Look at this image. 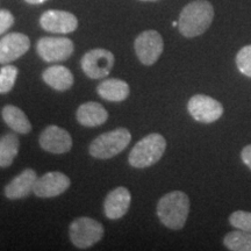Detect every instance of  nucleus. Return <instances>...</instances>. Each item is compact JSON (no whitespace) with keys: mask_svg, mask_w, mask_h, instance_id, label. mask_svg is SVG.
<instances>
[{"mask_svg":"<svg viewBox=\"0 0 251 251\" xmlns=\"http://www.w3.org/2000/svg\"><path fill=\"white\" fill-rule=\"evenodd\" d=\"M214 19V8L207 0L190 2L180 12L178 29L185 37L201 35L208 29Z\"/></svg>","mask_w":251,"mask_h":251,"instance_id":"1","label":"nucleus"},{"mask_svg":"<svg viewBox=\"0 0 251 251\" xmlns=\"http://www.w3.org/2000/svg\"><path fill=\"white\" fill-rule=\"evenodd\" d=\"M190 213V199L181 191H172L161 198L157 205V215L166 228L178 230L186 224Z\"/></svg>","mask_w":251,"mask_h":251,"instance_id":"2","label":"nucleus"},{"mask_svg":"<svg viewBox=\"0 0 251 251\" xmlns=\"http://www.w3.org/2000/svg\"><path fill=\"white\" fill-rule=\"evenodd\" d=\"M165 149L166 141L164 137L157 133L150 134L135 144L128 157V161L134 168H148L162 158Z\"/></svg>","mask_w":251,"mask_h":251,"instance_id":"3","label":"nucleus"},{"mask_svg":"<svg viewBox=\"0 0 251 251\" xmlns=\"http://www.w3.org/2000/svg\"><path fill=\"white\" fill-rule=\"evenodd\" d=\"M130 141V131L126 128H118L108 133H103L93 140L90 146V153L99 159L112 158L127 148Z\"/></svg>","mask_w":251,"mask_h":251,"instance_id":"4","label":"nucleus"},{"mask_svg":"<svg viewBox=\"0 0 251 251\" xmlns=\"http://www.w3.org/2000/svg\"><path fill=\"white\" fill-rule=\"evenodd\" d=\"M71 242L79 249H86L98 243L103 236V227L91 218H78L70 226Z\"/></svg>","mask_w":251,"mask_h":251,"instance_id":"5","label":"nucleus"},{"mask_svg":"<svg viewBox=\"0 0 251 251\" xmlns=\"http://www.w3.org/2000/svg\"><path fill=\"white\" fill-rule=\"evenodd\" d=\"M80 65L84 74L91 79H101L111 72L114 65V55L106 49L90 50L83 56Z\"/></svg>","mask_w":251,"mask_h":251,"instance_id":"6","label":"nucleus"},{"mask_svg":"<svg viewBox=\"0 0 251 251\" xmlns=\"http://www.w3.org/2000/svg\"><path fill=\"white\" fill-rule=\"evenodd\" d=\"M187 109L191 117L201 124H212L224 114L222 103L203 94L193 96L187 103Z\"/></svg>","mask_w":251,"mask_h":251,"instance_id":"7","label":"nucleus"},{"mask_svg":"<svg viewBox=\"0 0 251 251\" xmlns=\"http://www.w3.org/2000/svg\"><path fill=\"white\" fill-rule=\"evenodd\" d=\"M134 47L141 63L144 65H152L162 55L164 42L158 31L146 30L136 37Z\"/></svg>","mask_w":251,"mask_h":251,"instance_id":"8","label":"nucleus"},{"mask_svg":"<svg viewBox=\"0 0 251 251\" xmlns=\"http://www.w3.org/2000/svg\"><path fill=\"white\" fill-rule=\"evenodd\" d=\"M37 54L46 62L67 61L74 52V43L68 37L47 36L39 40Z\"/></svg>","mask_w":251,"mask_h":251,"instance_id":"9","label":"nucleus"},{"mask_svg":"<svg viewBox=\"0 0 251 251\" xmlns=\"http://www.w3.org/2000/svg\"><path fill=\"white\" fill-rule=\"evenodd\" d=\"M40 25L43 29L50 33L69 34L77 29L78 20L74 14L69 12L50 9L42 14Z\"/></svg>","mask_w":251,"mask_h":251,"instance_id":"10","label":"nucleus"},{"mask_svg":"<svg viewBox=\"0 0 251 251\" xmlns=\"http://www.w3.org/2000/svg\"><path fill=\"white\" fill-rule=\"evenodd\" d=\"M30 48L29 37L21 33H9L0 40V64L20 58Z\"/></svg>","mask_w":251,"mask_h":251,"instance_id":"11","label":"nucleus"},{"mask_svg":"<svg viewBox=\"0 0 251 251\" xmlns=\"http://www.w3.org/2000/svg\"><path fill=\"white\" fill-rule=\"evenodd\" d=\"M40 146L48 152L65 153L72 148L71 135L58 126L51 125L41 134Z\"/></svg>","mask_w":251,"mask_h":251,"instance_id":"12","label":"nucleus"},{"mask_svg":"<svg viewBox=\"0 0 251 251\" xmlns=\"http://www.w3.org/2000/svg\"><path fill=\"white\" fill-rule=\"evenodd\" d=\"M71 181L68 176L58 171L48 172L37 178L34 193L40 198H52L64 193L70 187Z\"/></svg>","mask_w":251,"mask_h":251,"instance_id":"13","label":"nucleus"},{"mask_svg":"<svg viewBox=\"0 0 251 251\" xmlns=\"http://www.w3.org/2000/svg\"><path fill=\"white\" fill-rule=\"evenodd\" d=\"M131 196L126 187H118L106 197L103 203L105 215L111 220L121 219L128 212L130 206Z\"/></svg>","mask_w":251,"mask_h":251,"instance_id":"14","label":"nucleus"},{"mask_svg":"<svg viewBox=\"0 0 251 251\" xmlns=\"http://www.w3.org/2000/svg\"><path fill=\"white\" fill-rule=\"evenodd\" d=\"M36 180V172L31 169H26L5 187L6 198L11 200H17L28 197L31 192H34Z\"/></svg>","mask_w":251,"mask_h":251,"instance_id":"15","label":"nucleus"},{"mask_svg":"<svg viewBox=\"0 0 251 251\" xmlns=\"http://www.w3.org/2000/svg\"><path fill=\"white\" fill-rule=\"evenodd\" d=\"M77 121L85 127H97L105 124L108 119V113L102 105L90 101L79 106L77 109Z\"/></svg>","mask_w":251,"mask_h":251,"instance_id":"16","label":"nucleus"},{"mask_svg":"<svg viewBox=\"0 0 251 251\" xmlns=\"http://www.w3.org/2000/svg\"><path fill=\"white\" fill-rule=\"evenodd\" d=\"M43 80L50 87L57 91H67L74 85V75L63 65H52L42 75Z\"/></svg>","mask_w":251,"mask_h":251,"instance_id":"17","label":"nucleus"},{"mask_svg":"<svg viewBox=\"0 0 251 251\" xmlns=\"http://www.w3.org/2000/svg\"><path fill=\"white\" fill-rule=\"evenodd\" d=\"M97 92L108 101H124L129 96V85L121 79H107L99 84Z\"/></svg>","mask_w":251,"mask_h":251,"instance_id":"18","label":"nucleus"},{"mask_svg":"<svg viewBox=\"0 0 251 251\" xmlns=\"http://www.w3.org/2000/svg\"><path fill=\"white\" fill-rule=\"evenodd\" d=\"M2 119L6 125L18 134H28L31 130L30 121L20 108L13 105H7L2 108Z\"/></svg>","mask_w":251,"mask_h":251,"instance_id":"19","label":"nucleus"},{"mask_svg":"<svg viewBox=\"0 0 251 251\" xmlns=\"http://www.w3.org/2000/svg\"><path fill=\"white\" fill-rule=\"evenodd\" d=\"M18 136L15 134H6L0 139V168H8L19 152Z\"/></svg>","mask_w":251,"mask_h":251,"instance_id":"20","label":"nucleus"},{"mask_svg":"<svg viewBox=\"0 0 251 251\" xmlns=\"http://www.w3.org/2000/svg\"><path fill=\"white\" fill-rule=\"evenodd\" d=\"M224 243L231 251H251V233L240 229L230 231L225 236Z\"/></svg>","mask_w":251,"mask_h":251,"instance_id":"21","label":"nucleus"},{"mask_svg":"<svg viewBox=\"0 0 251 251\" xmlns=\"http://www.w3.org/2000/svg\"><path fill=\"white\" fill-rule=\"evenodd\" d=\"M18 76V68L14 65H5L0 70V93H7L13 89Z\"/></svg>","mask_w":251,"mask_h":251,"instance_id":"22","label":"nucleus"},{"mask_svg":"<svg viewBox=\"0 0 251 251\" xmlns=\"http://www.w3.org/2000/svg\"><path fill=\"white\" fill-rule=\"evenodd\" d=\"M236 65L244 76L251 78V45L243 47L237 52Z\"/></svg>","mask_w":251,"mask_h":251,"instance_id":"23","label":"nucleus"},{"mask_svg":"<svg viewBox=\"0 0 251 251\" xmlns=\"http://www.w3.org/2000/svg\"><path fill=\"white\" fill-rule=\"evenodd\" d=\"M229 222L240 230L251 233V212L236 211L229 216Z\"/></svg>","mask_w":251,"mask_h":251,"instance_id":"24","label":"nucleus"},{"mask_svg":"<svg viewBox=\"0 0 251 251\" xmlns=\"http://www.w3.org/2000/svg\"><path fill=\"white\" fill-rule=\"evenodd\" d=\"M14 24V17L7 9L0 11V34L5 33Z\"/></svg>","mask_w":251,"mask_h":251,"instance_id":"25","label":"nucleus"},{"mask_svg":"<svg viewBox=\"0 0 251 251\" xmlns=\"http://www.w3.org/2000/svg\"><path fill=\"white\" fill-rule=\"evenodd\" d=\"M241 158H242L244 164L251 170V144L244 147L242 152H241Z\"/></svg>","mask_w":251,"mask_h":251,"instance_id":"26","label":"nucleus"},{"mask_svg":"<svg viewBox=\"0 0 251 251\" xmlns=\"http://www.w3.org/2000/svg\"><path fill=\"white\" fill-rule=\"evenodd\" d=\"M25 1L31 5H37V4H42V2L47 1V0H25Z\"/></svg>","mask_w":251,"mask_h":251,"instance_id":"27","label":"nucleus"},{"mask_svg":"<svg viewBox=\"0 0 251 251\" xmlns=\"http://www.w3.org/2000/svg\"><path fill=\"white\" fill-rule=\"evenodd\" d=\"M142 1H156V0H142Z\"/></svg>","mask_w":251,"mask_h":251,"instance_id":"28","label":"nucleus"}]
</instances>
